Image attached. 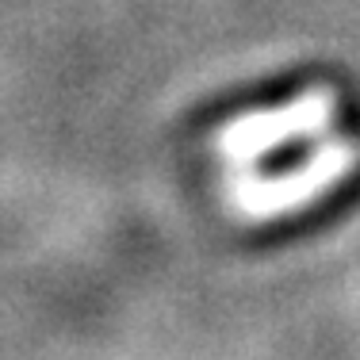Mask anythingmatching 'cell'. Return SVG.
Instances as JSON below:
<instances>
[{
	"label": "cell",
	"instance_id": "1",
	"mask_svg": "<svg viewBox=\"0 0 360 360\" xmlns=\"http://www.w3.org/2000/svg\"><path fill=\"white\" fill-rule=\"evenodd\" d=\"M333 108H338V89L333 84H314L299 100L276 111H253L222 131V150L230 158H257V153L276 150L288 139H303L322 127H330Z\"/></svg>",
	"mask_w": 360,
	"mask_h": 360
},
{
	"label": "cell",
	"instance_id": "2",
	"mask_svg": "<svg viewBox=\"0 0 360 360\" xmlns=\"http://www.w3.org/2000/svg\"><path fill=\"white\" fill-rule=\"evenodd\" d=\"M360 161V146L356 142H341V146H330V150L314 153L311 165L303 169V173H288V180H280V184H264L261 192L250 195V215H280V211H291L295 203H307L314 200L319 192H326L330 184H338L341 176L349 173Z\"/></svg>",
	"mask_w": 360,
	"mask_h": 360
}]
</instances>
